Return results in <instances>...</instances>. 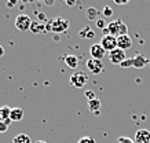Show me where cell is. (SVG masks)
I'll return each instance as SVG.
<instances>
[{
	"label": "cell",
	"mask_w": 150,
	"mask_h": 143,
	"mask_svg": "<svg viewBox=\"0 0 150 143\" xmlns=\"http://www.w3.org/2000/svg\"><path fill=\"white\" fill-rule=\"evenodd\" d=\"M79 36L83 37V39H92V37L95 36V32H94L90 26H86V28H83L79 32Z\"/></svg>",
	"instance_id": "15"
},
{
	"label": "cell",
	"mask_w": 150,
	"mask_h": 143,
	"mask_svg": "<svg viewBox=\"0 0 150 143\" xmlns=\"http://www.w3.org/2000/svg\"><path fill=\"white\" fill-rule=\"evenodd\" d=\"M106 29H108L109 35H112V36H114V37L123 36V35H128L127 25H125L121 19H114V21L109 22L108 26H106Z\"/></svg>",
	"instance_id": "3"
},
{
	"label": "cell",
	"mask_w": 150,
	"mask_h": 143,
	"mask_svg": "<svg viewBox=\"0 0 150 143\" xmlns=\"http://www.w3.org/2000/svg\"><path fill=\"white\" fill-rule=\"evenodd\" d=\"M128 1L129 0H124V1H120V0H114V3L117 6H124V4H128Z\"/></svg>",
	"instance_id": "26"
},
{
	"label": "cell",
	"mask_w": 150,
	"mask_h": 143,
	"mask_svg": "<svg viewBox=\"0 0 150 143\" xmlns=\"http://www.w3.org/2000/svg\"><path fill=\"white\" fill-rule=\"evenodd\" d=\"M35 143H47V142H44V140H37V142H35Z\"/></svg>",
	"instance_id": "29"
},
{
	"label": "cell",
	"mask_w": 150,
	"mask_h": 143,
	"mask_svg": "<svg viewBox=\"0 0 150 143\" xmlns=\"http://www.w3.org/2000/svg\"><path fill=\"white\" fill-rule=\"evenodd\" d=\"M8 129V125L6 124L4 121H0V134H6Z\"/></svg>",
	"instance_id": "23"
},
{
	"label": "cell",
	"mask_w": 150,
	"mask_h": 143,
	"mask_svg": "<svg viewBox=\"0 0 150 143\" xmlns=\"http://www.w3.org/2000/svg\"><path fill=\"white\" fill-rule=\"evenodd\" d=\"M77 143H96V140L91 136H83L81 139H79Z\"/></svg>",
	"instance_id": "20"
},
{
	"label": "cell",
	"mask_w": 150,
	"mask_h": 143,
	"mask_svg": "<svg viewBox=\"0 0 150 143\" xmlns=\"http://www.w3.org/2000/svg\"><path fill=\"white\" fill-rule=\"evenodd\" d=\"M116 143H135V140H132V139L127 138V136H118Z\"/></svg>",
	"instance_id": "21"
},
{
	"label": "cell",
	"mask_w": 150,
	"mask_h": 143,
	"mask_svg": "<svg viewBox=\"0 0 150 143\" xmlns=\"http://www.w3.org/2000/svg\"><path fill=\"white\" fill-rule=\"evenodd\" d=\"M30 30H32L33 33H36V35L47 32L46 25H44V22H41V21H33L32 25H30Z\"/></svg>",
	"instance_id": "13"
},
{
	"label": "cell",
	"mask_w": 150,
	"mask_h": 143,
	"mask_svg": "<svg viewBox=\"0 0 150 143\" xmlns=\"http://www.w3.org/2000/svg\"><path fill=\"white\" fill-rule=\"evenodd\" d=\"M132 47V39L129 35H123L117 37V48L123 51H127Z\"/></svg>",
	"instance_id": "10"
},
{
	"label": "cell",
	"mask_w": 150,
	"mask_h": 143,
	"mask_svg": "<svg viewBox=\"0 0 150 143\" xmlns=\"http://www.w3.org/2000/svg\"><path fill=\"white\" fill-rule=\"evenodd\" d=\"M13 143H32L30 136L26 134H18L17 136H14Z\"/></svg>",
	"instance_id": "16"
},
{
	"label": "cell",
	"mask_w": 150,
	"mask_h": 143,
	"mask_svg": "<svg viewBox=\"0 0 150 143\" xmlns=\"http://www.w3.org/2000/svg\"><path fill=\"white\" fill-rule=\"evenodd\" d=\"M102 13H103L105 17H112V14H113V10L110 8L109 6H105V7H103V11H102Z\"/></svg>",
	"instance_id": "22"
},
{
	"label": "cell",
	"mask_w": 150,
	"mask_h": 143,
	"mask_svg": "<svg viewBox=\"0 0 150 143\" xmlns=\"http://www.w3.org/2000/svg\"><path fill=\"white\" fill-rule=\"evenodd\" d=\"M88 109L91 111H98L100 109V101L98 99V98H95V99H91V101H88Z\"/></svg>",
	"instance_id": "18"
},
{
	"label": "cell",
	"mask_w": 150,
	"mask_h": 143,
	"mask_svg": "<svg viewBox=\"0 0 150 143\" xmlns=\"http://www.w3.org/2000/svg\"><path fill=\"white\" fill-rule=\"evenodd\" d=\"M10 113H11V107H8V106H1L0 107V121L8 120Z\"/></svg>",
	"instance_id": "17"
},
{
	"label": "cell",
	"mask_w": 150,
	"mask_h": 143,
	"mask_svg": "<svg viewBox=\"0 0 150 143\" xmlns=\"http://www.w3.org/2000/svg\"><path fill=\"white\" fill-rule=\"evenodd\" d=\"M99 44L103 47V50L106 51V52H110V51H113L117 48V37L112 36V35H105V36H102V39H100Z\"/></svg>",
	"instance_id": "6"
},
{
	"label": "cell",
	"mask_w": 150,
	"mask_h": 143,
	"mask_svg": "<svg viewBox=\"0 0 150 143\" xmlns=\"http://www.w3.org/2000/svg\"><path fill=\"white\" fill-rule=\"evenodd\" d=\"M3 55H4V48H3V47L0 46V58H1Z\"/></svg>",
	"instance_id": "27"
},
{
	"label": "cell",
	"mask_w": 150,
	"mask_h": 143,
	"mask_svg": "<svg viewBox=\"0 0 150 143\" xmlns=\"http://www.w3.org/2000/svg\"><path fill=\"white\" fill-rule=\"evenodd\" d=\"M98 15H99V11H98L95 7H90V8L87 10V13H86V17L90 19V21L98 18Z\"/></svg>",
	"instance_id": "19"
},
{
	"label": "cell",
	"mask_w": 150,
	"mask_h": 143,
	"mask_svg": "<svg viewBox=\"0 0 150 143\" xmlns=\"http://www.w3.org/2000/svg\"><path fill=\"white\" fill-rule=\"evenodd\" d=\"M23 118V109L22 107H13L10 113V120L14 123H18Z\"/></svg>",
	"instance_id": "12"
},
{
	"label": "cell",
	"mask_w": 150,
	"mask_h": 143,
	"mask_svg": "<svg viewBox=\"0 0 150 143\" xmlns=\"http://www.w3.org/2000/svg\"><path fill=\"white\" fill-rule=\"evenodd\" d=\"M46 29L47 30H51V32L55 33H64L69 29V21L65 18H61V17H57V18H52L50 21H47Z\"/></svg>",
	"instance_id": "2"
},
{
	"label": "cell",
	"mask_w": 150,
	"mask_h": 143,
	"mask_svg": "<svg viewBox=\"0 0 150 143\" xmlns=\"http://www.w3.org/2000/svg\"><path fill=\"white\" fill-rule=\"evenodd\" d=\"M88 83V76L84 72H76L70 76V85L73 88H83Z\"/></svg>",
	"instance_id": "4"
},
{
	"label": "cell",
	"mask_w": 150,
	"mask_h": 143,
	"mask_svg": "<svg viewBox=\"0 0 150 143\" xmlns=\"http://www.w3.org/2000/svg\"><path fill=\"white\" fill-rule=\"evenodd\" d=\"M66 4H68V6H74L76 3H74V1H66Z\"/></svg>",
	"instance_id": "28"
},
{
	"label": "cell",
	"mask_w": 150,
	"mask_h": 143,
	"mask_svg": "<svg viewBox=\"0 0 150 143\" xmlns=\"http://www.w3.org/2000/svg\"><path fill=\"white\" fill-rule=\"evenodd\" d=\"M149 143H150V142H149Z\"/></svg>",
	"instance_id": "30"
},
{
	"label": "cell",
	"mask_w": 150,
	"mask_h": 143,
	"mask_svg": "<svg viewBox=\"0 0 150 143\" xmlns=\"http://www.w3.org/2000/svg\"><path fill=\"white\" fill-rule=\"evenodd\" d=\"M86 97H87V99H88V101H91V99H95V92H94V91H86Z\"/></svg>",
	"instance_id": "24"
},
{
	"label": "cell",
	"mask_w": 150,
	"mask_h": 143,
	"mask_svg": "<svg viewBox=\"0 0 150 143\" xmlns=\"http://www.w3.org/2000/svg\"><path fill=\"white\" fill-rule=\"evenodd\" d=\"M96 26H98V28H99V29H105V28H106V26H108V25L105 23V21H103V19H98V21H96Z\"/></svg>",
	"instance_id": "25"
},
{
	"label": "cell",
	"mask_w": 150,
	"mask_h": 143,
	"mask_svg": "<svg viewBox=\"0 0 150 143\" xmlns=\"http://www.w3.org/2000/svg\"><path fill=\"white\" fill-rule=\"evenodd\" d=\"M32 19L30 17L26 14H21L15 18V28L21 30V32H26V30H30V25H32Z\"/></svg>",
	"instance_id": "5"
},
{
	"label": "cell",
	"mask_w": 150,
	"mask_h": 143,
	"mask_svg": "<svg viewBox=\"0 0 150 143\" xmlns=\"http://www.w3.org/2000/svg\"><path fill=\"white\" fill-rule=\"evenodd\" d=\"M90 55H91L92 59L102 61V58H105V55H106V51L103 50V47L100 46L99 43H96V44H92L91 48H90Z\"/></svg>",
	"instance_id": "9"
},
{
	"label": "cell",
	"mask_w": 150,
	"mask_h": 143,
	"mask_svg": "<svg viewBox=\"0 0 150 143\" xmlns=\"http://www.w3.org/2000/svg\"><path fill=\"white\" fill-rule=\"evenodd\" d=\"M149 62L150 61L147 59L143 54H137V55L132 56V58H127L123 63L120 65V68H123V69H127V68H137V69H142V68H145Z\"/></svg>",
	"instance_id": "1"
},
{
	"label": "cell",
	"mask_w": 150,
	"mask_h": 143,
	"mask_svg": "<svg viewBox=\"0 0 150 143\" xmlns=\"http://www.w3.org/2000/svg\"><path fill=\"white\" fill-rule=\"evenodd\" d=\"M150 131L149 129H138L135 132V143H149Z\"/></svg>",
	"instance_id": "11"
},
{
	"label": "cell",
	"mask_w": 150,
	"mask_h": 143,
	"mask_svg": "<svg viewBox=\"0 0 150 143\" xmlns=\"http://www.w3.org/2000/svg\"><path fill=\"white\" fill-rule=\"evenodd\" d=\"M87 69H88V72L92 74H100L103 72L105 66H103V63H102V61L90 58V59L87 61Z\"/></svg>",
	"instance_id": "8"
},
{
	"label": "cell",
	"mask_w": 150,
	"mask_h": 143,
	"mask_svg": "<svg viewBox=\"0 0 150 143\" xmlns=\"http://www.w3.org/2000/svg\"><path fill=\"white\" fill-rule=\"evenodd\" d=\"M109 61L114 65H121L124 61L127 59V55H125V51L120 50V48H116V50L110 51L109 55H108Z\"/></svg>",
	"instance_id": "7"
},
{
	"label": "cell",
	"mask_w": 150,
	"mask_h": 143,
	"mask_svg": "<svg viewBox=\"0 0 150 143\" xmlns=\"http://www.w3.org/2000/svg\"><path fill=\"white\" fill-rule=\"evenodd\" d=\"M64 61H65V63H66V66H68V68H70V69H77L79 58L76 55H66Z\"/></svg>",
	"instance_id": "14"
}]
</instances>
